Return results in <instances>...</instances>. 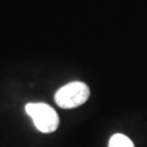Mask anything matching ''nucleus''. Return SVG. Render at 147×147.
<instances>
[{
	"label": "nucleus",
	"mask_w": 147,
	"mask_h": 147,
	"mask_svg": "<svg viewBox=\"0 0 147 147\" xmlns=\"http://www.w3.org/2000/svg\"><path fill=\"white\" fill-rule=\"evenodd\" d=\"M108 147H134V144L127 136L121 134H115L110 137Z\"/></svg>",
	"instance_id": "7ed1b4c3"
},
{
	"label": "nucleus",
	"mask_w": 147,
	"mask_h": 147,
	"mask_svg": "<svg viewBox=\"0 0 147 147\" xmlns=\"http://www.w3.org/2000/svg\"><path fill=\"white\" fill-rule=\"evenodd\" d=\"M26 113L32 118L34 126L44 134H49L58 129L59 117L57 112L48 104L28 103L26 104Z\"/></svg>",
	"instance_id": "f03ea898"
},
{
	"label": "nucleus",
	"mask_w": 147,
	"mask_h": 147,
	"mask_svg": "<svg viewBox=\"0 0 147 147\" xmlns=\"http://www.w3.org/2000/svg\"><path fill=\"white\" fill-rule=\"evenodd\" d=\"M90 97V88L84 82L74 81L61 88H59L55 93V103L60 108L71 109L84 104Z\"/></svg>",
	"instance_id": "f257e3e1"
}]
</instances>
